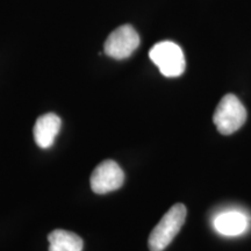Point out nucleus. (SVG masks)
<instances>
[{"mask_svg": "<svg viewBox=\"0 0 251 251\" xmlns=\"http://www.w3.org/2000/svg\"><path fill=\"white\" fill-rule=\"evenodd\" d=\"M186 214V207L183 203H176L165 213L149 236L150 251H163L174 241L185 224Z\"/></svg>", "mask_w": 251, "mask_h": 251, "instance_id": "f257e3e1", "label": "nucleus"}, {"mask_svg": "<svg viewBox=\"0 0 251 251\" xmlns=\"http://www.w3.org/2000/svg\"><path fill=\"white\" fill-rule=\"evenodd\" d=\"M149 57L157 65L163 76L174 78L184 74L186 68L183 50L177 43L163 41L150 49Z\"/></svg>", "mask_w": 251, "mask_h": 251, "instance_id": "f03ea898", "label": "nucleus"}, {"mask_svg": "<svg viewBox=\"0 0 251 251\" xmlns=\"http://www.w3.org/2000/svg\"><path fill=\"white\" fill-rule=\"evenodd\" d=\"M247 120V109L235 94H226L220 100L213 121L222 135H230L240 129Z\"/></svg>", "mask_w": 251, "mask_h": 251, "instance_id": "7ed1b4c3", "label": "nucleus"}, {"mask_svg": "<svg viewBox=\"0 0 251 251\" xmlns=\"http://www.w3.org/2000/svg\"><path fill=\"white\" fill-rule=\"evenodd\" d=\"M140 36L131 25H122L109 34L103 45V51L114 59L128 58L139 48Z\"/></svg>", "mask_w": 251, "mask_h": 251, "instance_id": "20e7f679", "label": "nucleus"}, {"mask_svg": "<svg viewBox=\"0 0 251 251\" xmlns=\"http://www.w3.org/2000/svg\"><path fill=\"white\" fill-rule=\"evenodd\" d=\"M125 174L117 162L106 159L94 169L91 175V188L97 194L117 191L124 185Z\"/></svg>", "mask_w": 251, "mask_h": 251, "instance_id": "39448f33", "label": "nucleus"}, {"mask_svg": "<svg viewBox=\"0 0 251 251\" xmlns=\"http://www.w3.org/2000/svg\"><path fill=\"white\" fill-rule=\"evenodd\" d=\"M62 121L55 113L41 115L34 126V140L42 149H48L54 144L55 137L61 130Z\"/></svg>", "mask_w": 251, "mask_h": 251, "instance_id": "423d86ee", "label": "nucleus"}, {"mask_svg": "<svg viewBox=\"0 0 251 251\" xmlns=\"http://www.w3.org/2000/svg\"><path fill=\"white\" fill-rule=\"evenodd\" d=\"M248 218L240 211H227L220 213L213 220V227L224 236H238L247 230Z\"/></svg>", "mask_w": 251, "mask_h": 251, "instance_id": "0eeeda50", "label": "nucleus"}, {"mask_svg": "<svg viewBox=\"0 0 251 251\" xmlns=\"http://www.w3.org/2000/svg\"><path fill=\"white\" fill-rule=\"evenodd\" d=\"M49 251H83L84 242L77 234L56 229L48 235Z\"/></svg>", "mask_w": 251, "mask_h": 251, "instance_id": "6e6552de", "label": "nucleus"}]
</instances>
